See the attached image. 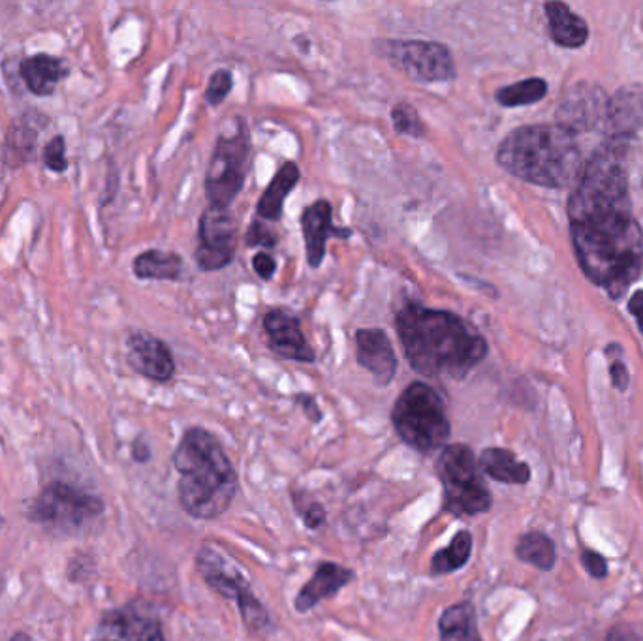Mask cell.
<instances>
[{"label": "cell", "mask_w": 643, "mask_h": 641, "mask_svg": "<svg viewBox=\"0 0 643 641\" xmlns=\"http://www.w3.org/2000/svg\"><path fill=\"white\" fill-rule=\"evenodd\" d=\"M630 138H610L585 162L568 200L570 235L583 273L613 299L643 269V234L628 196Z\"/></svg>", "instance_id": "cell-1"}, {"label": "cell", "mask_w": 643, "mask_h": 641, "mask_svg": "<svg viewBox=\"0 0 643 641\" xmlns=\"http://www.w3.org/2000/svg\"><path fill=\"white\" fill-rule=\"evenodd\" d=\"M410 367L420 375L461 380L487 356V341L459 314L410 301L395 314Z\"/></svg>", "instance_id": "cell-2"}, {"label": "cell", "mask_w": 643, "mask_h": 641, "mask_svg": "<svg viewBox=\"0 0 643 641\" xmlns=\"http://www.w3.org/2000/svg\"><path fill=\"white\" fill-rule=\"evenodd\" d=\"M497 162L521 181L548 188L570 187L585 166L576 134L559 123L512 130L497 149Z\"/></svg>", "instance_id": "cell-3"}, {"label": "cell", "mask_w": 643, "mask_h": 641, "mask_svg": "<svg viewBox=\"0 0 643 641\" xmlns=\"http://www.w3.org/2000/svg\"><path fill=\"white\" fill-rule=\"evenodd\" d=\"M173 465L179 470V501L189 516L215 519L234 501L237 474L219 440L209 431L189 429L175 454Z\"/></svg>", "instance_id": "cell-4"}, {"label": "cell", "mask_w": 643, "mask_h": 641, "mask_svg": "<svg viewBox=\"0 0 643 641\" xmlns=\"http://www.w3.org/2000/svg\"><path fill=\"white\" fill-rule=\"evenodd\" d=\"M392 422L401 440L424 454L442 448L452 433L442 397L425 382H412L399 395Z\"/></svg>", "instance_id": "cell-5"}, {"label": "cell", "mask_w": 643, "mask_h": 641, "mask_svg": "<svg viewBox=\"0 0 643 641\" xmlns=\"http://www.w3.org/2000/svg\"><path fill=\"white\" fill-rule=\"evenodd\" d=\"M437 472L444 487L446 512L454 516H478L491 508V493L469 446H446L437 461Z\"/></svg>", "instance_id": "cell-6"}, {"label": "cell", "mask_w": 643, "mask_h": 641, "mask_svg": "<svg viewBox=\"0 0 643 641\" xmlns=\"http://www.w3.org/2000/svg\"><path fill=\"white\" fill-rule=\"evenodd\" d=\"M249 157L251 138L247 126L239 123L234 130L220 134L205 173V194L211 207L228 209L236 200L245 187Z\"/></svg>", "instance_id": "cell-7"}, {"label": "cell", "mask_w": 643, "mask_h": 641, "mask_svg": "<svg viewBox=\"0 0 643 641\" xmlns=\"http://www.w3.org/2000/svg\"><path fill=\"white\" fill-rule=\"evenodd\" d=\"M384 55L395 68L420 83L452 81L457 76L454 55L440 42L388 40L384 42Z\"/></svg>", "instance_id": "cell-8"}, {"label": "cell", "mask_w": 643, "mask_h": 641, "mask_svg": "<svg viewBox=\"0 0 643 641\" xmlns=\"http://www.w3.org/2000/svg\"><path fill=\"white\" fill-rule=\"evenodd\" d=\"M102 510L104 504L100 499L79 491L78 487L57 482L48 485L34 501L31 517L55 529L74 531Z\"/></svg>", "instance_id": "cell-9"}, {"label": "cell", "mask_w": 643, "mask_h": 641, "mask_svg": "<svg viewBox=\"0 0 643 641\" xmlns=\"http://www.w3.org/2000/svg\"><path fill=\"white\" fill-rule=\"evenodd\" d=\"M236 220L228 209L209 207L198 226L196 262L202 271H219L232 264L236 256Z\"/></svg>", "instance_id": "cell-10"}, {"label": "cell", "mask_w": 643, "mask_h": 641, "mask_svg": "<svg viewBox=\"0 0 643 641\" xmlns=\"http://www.w3.org/2000/svg\"><path fill=\"white\" fill-rule=\"evenodd\" d=\"M606 108L608 96L604 94V89L591 83H580L568 89L557 111V119L559 125L578 134L583 130L602 128L606 119Z\"/></svg>", "instance_id": "cell-11"}, {"label": "cell", "mask_w": 643, "mask_h": 641, "mask_svg": "<svg viewBox=\"0 0 643 641\" xmlns=\"http://www.w3.org/2000/svg\"><path fill=\"white\" fill-rule=\"evenodd\" d=\"M128 365L149 380L168 382L175 373V361L168 344L147 331H132L126 339Z\"/></svg>", "instance_id": "cell-12"}, {"label": "cell", "mask_w": 643, "mask_h": 641, "mask_svg": "<svg viewBox=\"0 0 643 641\" xmlns=\"http://www.w3.org/2000/svg\"><path fill=\"white\" fill-rule=\"evenodd\" d=\"M301 234L305 241L307 262L316 269L322 266L326 258V245L330 237H350V228H335L333 226V207L328 200H318L305 207L301 213Z\"/></svg>", "instance_id": "cell-13"}, {"label": "cell", "mask_w": 643, "mask_h": 641, "mask_svg": "<svg viewBox=\"0 0 643 641\" xmlns=\"http://www.w3.org/2000/svg\"><path fill=\"white\" fill-rule=\"evenodd\" d=\"M264 329L267 341L275 354L284 360L313 363V348L307 343L301 324L294 314L286 313L283 309H273L264 316Z\"/></svg>", "instance_id": "cell-14"}, {"label": "cell", "mask_w": 643, "mask_h": 641, "mask_svg": "<svg viewBox=\"0 0 643 641\" xmlns=\"http://www.w3.org/2000/svg\"><path fill=\"white\" fill-rule=\"evenodd\" d=\"M356 358L363 369L386 386L397 373V356L392 341L384 329L369 328L356 331Z\"/></svg>", "instance_id": "cell-15"}, {"label": "cell", "mask_w": 643, "mask_h": 641, "mask_svg": "<svg viewBox=\"0 0 643 641\" xmlns=\"http://www.w3.org/2000/svg\"><path fill=\"white\" fill-rule=\"evenodd\" d=\"M643 126V87L628 85L608 98L602 130L610 138H630Z\"/></svg>", "instance_id": "cell-16"}, {"label": "cell", "mask_w": 643, "mask_h": 641, "mask_svg": "<svg viewBox=\"0 0 643 641\" xmlns=\"http://www.w3.org/2000/svg\"><path fill=\"white\" fill-rule=\"evenodd\" d=\"M352 578H354V572L341 564H320L311 581L299 591L298 598H296V610H313L320 600L337 595L345 585L352 581Z\"/></svg>", "instance_id": "cell-17"}, {"label": "cell", "mask_w": 643, "mask_h": 641, "mask_svg": "<svg viewBox=\"0 0 643 641\" xmlns=\"http://www.w3.org/2000/svg\"><path fill=\"white\" fill-rule=\"evenodd\" d=\"M19 76L27 89L36 96H49L57 85L68 76V66L63 59L48 53H38L23 59L19 64Z\"/></svg>", "instance_id": "cell-18"}, {"label": "cell", "mask_w": 643, "mask_h": 641, "mask_svg": "<svg viewBox=\"0 0 643 641\" xmlns=\"http://www.w3.org/2000/svg\"><path fill=\"white\" fill-rule=\"evenodd\" d=\"M198 566H200V572L204 574L207 585L224 598H234L237 602L239 596L247 589H251L245 578L224 563L219 553L213 549L204 548L200 551Z\"/></svg>", "instance_id": "cell-19"}, {"label": "cell", "mask_w": 643, "mask_h": 641, "mask_svg": "<svg viewBox=\"0 0 643 641\" xmlns=\"http://www.w3.org/2000/svg\"><path fill=\"white\" fill-rule=\"evenodd\" d=\"M299 173L296 162H284L281 170L275 173L271 183L267 185L260 202L256 205L258 217L266 220H279L283 217L284 202L286 196L298 185Z\"/></svg>", "instance_id": "cell-20"}, {"label": "cell", "mask_w": 643, "mask_h": 641, "mask_svg": "<svg viewBox=\"0 0 643 641\" xmlns=\"http://www.w3.org/2000/svg\"><path fill=\"white\" fill-rule=\"evenodd\" d=\"M551 38L563 47H580L589 38L587 23L563 2L546 4Z\"/></svg>", "instance_id": "cell-21"}, {"label": "cell", "mask_w": 643, "mask_h": 641, "mask_svg": "<svg viewBox=\"0 0 643 641\" xmlns=\"http://www.w3.org/2000/svg\"><path fill=\"white\" fill-rule=\"evenodd\" d=\"M478 465L489 478L502 484L523 485L531 480L529 465L518 461V457L510 450L487 448L480 455Z\"/></svg>", "instance_id": "cell-22"}, {"label": "cell", "mask_w": 643, "mask_h": 641, "mask_svg": "<svg viewBox=\"0 0 643 641\" xmlns=\"http://www.w3.org/2000/svg\"><path fill=\"white\" fill-rule=\"evenodd\" d=\"M132 269L142 281H177L183 275V260L175 252L151 249L134 260Z\"/></svg>", "instance_id": "cell-23"}, {"label": "cell", "mask_w": 643, "mask_h": 641, "mask_svg": "<svg viewBox=\"0 0 643 641\" xmlns=\"http://www.w3.org/2000/svg\"><path fill=\"white\" fill-rule=\"evenodd\" d=\"M440 641H482L472 604L461 602L444 611L440 617Z\"/></svg>", "instance_id": "cell-24"}, {"label": "cell", "mask_w": 643, "mask_h": 641, "mask_svg": "<svg viewBox=\"0 0 643 641\" xmlns=\"http://www.w3.org/2000/svg\"><path fill=\"white\" fill-rule=\"evenodd\" d=\"M516 555L523 563L533 564L540 570H551L555 564V546L542 532L523 534L516 546Z\"/></svg>", "instance_id": "cell-25"}, {"label": "cell", "mask_w": 643, "mask_h": 641, "mask_svg": "<svg viewBox=\"0 0 643 641\" xmlns=\"http://www.w3.org/2000/svg\"><path fill=\"white\" fill-rule=\"evenodd\" d=\"M546 93H548V83L544 79L531 78L502 87L495 94V98L504 108H519V106L540 102Z\"/></svg>", "instance_id": "cell-26"}, {"label": "cell", "mask_w": 643, "mask_h": 641, "mask_svg": "<svg viewBox=\"0 0 643 641\" xmlns=\"http://www.w3.org/2000/svg\"><path fill=\"white\" fill-rule=\"evenodd\" d=\"M471 551V532H459L448 548L435 553V557L431 561V572L433 574H450V572H454L457 568L467 564V561L471 559Z\"/></svg>", "instance_id": "cell-27"}, {"label": "cell", "mask_w": 643, "mask_h": 641, "mask_svg": "<svg viewBox=\"0 0 643 641\" xmlns=\"http://www.w3.org/2000/svg\"><path fill=\"white\" fill-rule=\"evenodd\" d=\"M392 121L397 134L412 136V138H422L425 134V126L420 113L408 102H399L393 106Z\"/></svg>", "instance_id": "cell-28"}, {"label": "cell", "mask_w": 643, "mask_h": 641, "mask_svg": "<svg viewBox=\"0 0 643 641\" xmlns=\"http://www.w3.org/2000/svg\"><path fill=\"white\" fill-rule=\"evenodd\" d=\"M121 630H123L125 641H166L158 623L143 619V617H136V615L123 617Z\"/></svg>", "instance_id": "cell-29"}, {"label": "cell", "mask_w": 643, "mask_h": 641, "mask_svg": "<svg viewBox=\"0 0 643 641\" xmlns=\"http://www.w3.org/2000/svg\"><path fill=\"white\" fill-rule=\"evenodd\" d=\"M234 87V76L230 70H217L211 79H209V85H207V91H205V102L211 104V106H220L228 94L232 91Z\"/></svg>", "instance_id": "cell-30"}, {"label": "cell", "mask_w": 643, "mask_h": 641, "mask_svg": "<svg viewBox=\"0 0 643 641\" xmlns=\"http://www.w3.org/2000/svg\"><path fill=\"white\" fill-rule=\"evenodd\" d=\"M44 164L49 172L63 173L68 170V158H66V140L63 136H55L44 147Z\"/></svg>", "instance_id": "cell-31"}, {"label": "cell", "mask_w": 643, "mask_h": 641, "mask_svg": "<svg viewBox=\"0 0 643 641\" xmlns=\"http://www.w3.org/2000/svg\"><path fill=\"white\" fill-rule=\"evenodd\" d=\"M277 235L273 234L267 226L260 224L258 220H254L251 224V230L247 234V247H266V249H273L277 247Z\"/></svg>", "instance_id": "cell-32"}, {"label": "cell", "mask_w": 643, "mask_h": 641, "mask_svg": "<svg viewBox=\"0 0 643 641\" xmlns=\"http://www.w3.org/2000/svg\"><path fill=\"white\" fill-rule=\"evenodd\" d=\"M606 641H643V623H619L612 626Z\"/></svg>", "instance_id": "cell-33"}, {"label": "cell", "mask_w": 643, "mask_h": 641, "mask_svg": "<svg viewBox=\"0 0 643 641\" xmlns=\"http://www.w3.org/2000/svg\"><path fill=\"white\" fill-rule=\"evenodd\" d=\"M581 563H583V568L596 579L606 578L608 576V563L606 559L596 553V551H591V549H585L581 553Z\"/></svg>", "instance_id": "cell-34"}, {"label": "cell", "mask_w": 643, "mask_h": 641, "mask_svg": "<svg viewBox=\"0 0 643 641\" xmlns=\"http://www.w3.org/2000/svg\"><path fill=\"white\" fill-rule=\"evenodd\" d=\"M252 267L256 271V275L264 281H271L275 271H277V262L271 254L267 252H258L254 258H252Z\"/></svg>", "instance_id": "cell-35"}, {"label": "cell", "mask_w": 643, "mask_h": 641, "mask_svg": "<svg viewBox=\"0 0 643 641\" xmlns=\"http://www.w3.org/2000/svg\"><path fill=\"white\" fill-rule=\"evenodd\" d=\"M610 373H612L613 386L617 390H627L628 371L627 365L621 360V354H619V358H612V361H610Z\"/></svg>", "instance_id": "cell-36"}, {"label": "cell", "mask_w": 643, "mask_h": 641, "mask_svg": "<svg viewBox=\"0 0 643 641\" xmlns=\"http://www.w3.org/2000/svg\"><path fill=\"white\" fill-rule=\"evenodd\" d=\"M296 403L303 407L305 414H307V418H309L311 422L316 423L322 420V412H320V408H318L316 401H314L311 395H307V393H299V395H296Z\"/></svg>", "instance_id": "cell-37"}, {"label": "cell", "mask_w": 643, "mask_h": 641, "mask_svg": "<svg viewBox=\"0 0 643 641\" xmlns=\"http://www.w3.org/2000/svg\"><path fill=\"white\" fill-rule=\"evenodd\" d=\"M628 311L636 316V322L643 333V290L634 292V296L628 301Z\"/></svg>", "instance_id": "cell-38"}, {"label": "cell", "mask_w": 643, "mask_h": 641, "mask_svg": "<svg viewBox=\"0 0 643 641\" xmlns=\"http://www.w3.org/2000/svg\"><path fill=\"white\" fill-rule=\"evenodd\" d=\"M324 517H326L324 508H322L320 504H311L309 510L305 512V523H307L311 529H316L318 525L324 523Z\"/></svg>", "instance_id": "cell-39"}, {"label": "cell", "mask_w": 643, "mask_h": 641, "mask_svg": "<svg viewBox=\"0 0 643 641\" xmlns=\"http://www.w3.org/2000/svg\"><path fill=\"white\" fill-rule=\"evenodd\" d=\"M134 457H136L138 461H147V459H149V450L138 442V444L134 446Z\"/></svg>", "instance_id": "cell-40"}, {"label": "cell", "mask_w": 643, "mask_h": 641, "mask_svg": "<svg viewBox=\"0 0 643 641\" xmlns=\"http://www.w3.org/2000/svg\"><path fill=\"white\" fill-rule=\"evenodd\" d=\"M12 641H32L31 636H27V634H16L14 638H12Z\"/></svg>", "instance_id": "cell-41"}, {"label": "cell", "mask_w": 643, "mask_h": 641, "mask_svg": "<svg viewBox=\"0 0 643 641\" xmlns=\"http://www.w3.org/2000/svg\"><path fill=\"white\" fill-rule=\"evenodd\" d=\"M0 527H2V517H0Z\"/></svg>", "instance_id": "cell-42"}]
</instances>
